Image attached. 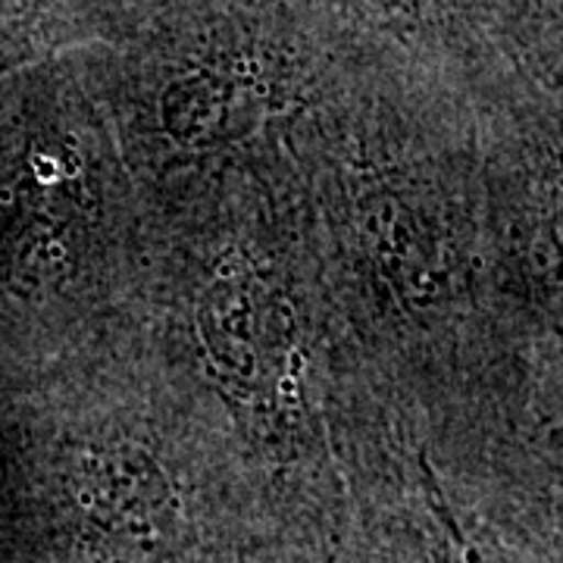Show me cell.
<instances>
[{
	"label": "cell",
	"mask_w": 563,
	"mask_h": 563,
	"mask_svg": "<svg viewBox=\"0 0 563 563\" xmlns=\"http://www.w3.org/2000/svg\"><path fill=\"white\" fill-rule=\"evenodd\" d=\"M266 110L254 76L232 69H198L176 79L161 98L163 132L185 147H210L242 139Z\"/></svg>",
	"instance_id": "obj_2"
},
{
	"label": "cell",
	"mask_w": 563,
	"mask_h": 563,
	"mask_svg": "<svg viewBox=\"0 0 563 563\" xmlns=\"http://www.w3.org/2000/svg\"><path fill=\"white\" fill-rule=\"evenodd\" d=\"M81 483L91 510L110 529L154 539L169 520V492L161 466L139 448L101 451L88 461Z\"/></svg>",
	"instance_id": "obj_3"
},
{
	"label": "cell",
	"mask_w": 563,
	"mask_h": 563,
	"mask_svg": "<svg viewBox=\"0 0 563 563\" xmlns=\"http://www.w3.org/2000/svg\"><path fill=\"white\" fill-rule=\"evenodd\" d=\"M198 335L225 383L247 401H285L301 376L291 307L251 266L225 261L198 301Z\"/></svg>",
	"instance_id": "obj_1"
}]
</instances>
